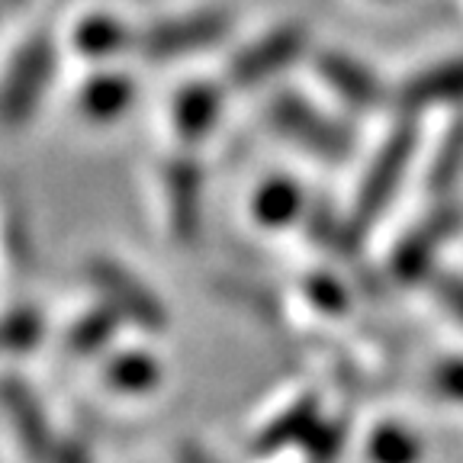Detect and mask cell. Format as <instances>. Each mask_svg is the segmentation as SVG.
Wrapping results in <instances>:
<instances>
[{"mask_svg":"<svg viewBox=\"0 0 463 463\" xmlns=\"http://www.w3.org/2000/svg\"><path fill=\"white\" fill-rule=\"evenodd\" d=\"M158 219L165 235L174 245H196L206 219V167L200 155L190 148H177L158 165L155 181Z\"/></svg>","mask_w":463,"mask_h":463,"instance_id":"6","label":"cell"},{"mask_svg":"<svg viewBox=\"0 0 463 463\" xmlns=\"http://www.w3.org/2000/svg\"><path fill=\"white\" fill-rule=\"evenodd\" d=\"M463 103V52L460 55L431 61L412 78H405L396 90L399 113L421 116L438 107H460Z\"/></svg>","mask_w":463,"mask_h":463,"instance_id":"12","label":"cell"},{"mask_svg":"<svg viewBox=\"0 0 463 463\" xmlns=\"http://www.w3.org/2000/svg\"><path fill=\"white\" fill-rule=\"evenodd\" d=\"M322 421V402L312 392H299L287 405H280L264 425L258 428L251 450L258 457H274L287 448H306L309 434Z\"/></svg>","mask_w":463,"mask_h":463,"instance_id":"14","label":"cell"},{"mask_svg":"<svg viewBox=\"0 0 463 463\" xmlns=\"http://www.w3.org/2000/svg\"><path fill=\"white\" fill-rule=\"evenodd\" d=\"M463 181V113H457L441 132V138L431 145L421 171V184L431 200H450Z\"/></svg>","mask_w":463,"mask_h":463,"instance_id":"19","label":"cell"},{"mask_svg":"<svg viewBox=\"0 0 463 463\" xmlns=\"http://www.w3.org/2000/svg\"><path fill=\"white\" fill-rule=\"evenodd\" d=\"M7 4H23V0H7Z\"/></svg>","mask_w":463,"mask_h":463,"instance_id":"29","label":"cell"},{"mask_svg":"<svg viewBox=\"0 0 463 463\" xmlns=\"http://www.w3.org/2000/svg\"><path fill=\"white\" fill-rule=\"evenodd\" d=\"M264 123L274 136L326 167L347 165L357 152L354 129L293 87L270 90L264 100Z\"/></svg>","mask_w":463,"mask_h":463,"instance_id":"2","label":"cell"},{"mask_svg":"<svg viewBox=\"0 0 463 463\" xmlns=\"http://www.w3.org/2000/svg\"><path fill=\"white\" fill-rule=\"evenodd\" d=\"M119 328H123V318L116 316L107 303L97 299L90 309L78 312L65 326L61 351H65L71 361H100L109 347L116 345Z\"/></svg>","mask_w":463,"mask_h":463,"instance_id":"18","label":"cell"},{"mask_svg":"<svg viewBox=\"0 0 463 463\" xmlns=\"http://www.w3.org/2000/svg\"><path fill=\"white\" fill-rule=\"evenodd\" d=\"M312 71L341 107L354 109V113H380L390 107V100H396L380 71L345 49H318L312 55Z\"/></svg>","mask_w":463,"mask_h":463,"instance_id":"9","label":"cell"},{"mask_svg":"<svg viewBox=\"0 0 463 463\" xmlns=\"http://www.w3.org/2000/svg\"><path fill=\"white\" fill-rule=\"evenodd\" d=\"M229 84L225 80H190L177 87L167 100V132L177 142V148L196 152L203 142L216 136L225 113Z\"/></svg>","mask_w":463,"mask_h":463,"instance_id":"10","label":"cell"},{"mask_svg":"<svg viewBox=\"0 0 463 463\" xmlns=\"http://www.w3.org/2000/svg\"><path fill=\"white\" fill-rule=\"evenodd\" d=\"M309 206V190L289 174H270L248 194V219L264 232H283L306 222Z\"/></svg>","mask_w":463,"mask_h":463,"instance_id":"13","label":"cell"},{"mask_svg":"<svg viewBox=\"0 0 463 463\" xmlns=\"http://www.w3.org/2000/svg\"><path fill=\"white\" fill-rule=\"evenodd\" d=\"M100 380L109 392L116 396H152L161 390L165 380V364L158 354H152L148 347H109L107 354L100 357Z\"/></svg>","mask_w":463,"mask_h":463,"instance_id":"15","label":"cell"},{"mask_svg":"<svg viewBox=\"0 0 463 463\" xmlns=\"http://www.w3.org/2000/svg\"><path fill=\"white\" fill-rule=\"evenodd\" d=\"M312 52L309 29L303 23H280L254 36L251 43L241 45L225 65V84L235 94H251L260 87L274 84L280 74H287L299 58Z\"/></svg>","mask_w":463,"mask_h":463,"instance_id":"7","label":"cell"},{"mask_svg":"<svg viewBox=\"0 0 463 463\" xmlns=\"http://www.w3.org/2000/svg\"><path fill=\"white\" fill-rule=\"evenodd\" d=\"M419 126H415V116L399 113V119L392 123V129L383 136V142L376 145V152L370 155L367 167L361 174V184H357L354 196H351V206L345 213L347 235L354 241V248L361 245L370 235L383 213L392 206V200L402 190L405 177L412 171V161L419 155Z\"/></svg>","mask_w":463,"mask_h":463,"instance_id":"1","label":"cell"},{"mask_svg":"<svg viewBox=\"0 0 463 463\" xmlns=\"http://www.w3.org/2000/svg\"><path fill=\"white\" fill-rule=\"evenodd\" d=\"M232 16L225 10H187L145 26L136 36V55L148 65H174L184 58L222 45L229 36Z\"/></svg>","mask_w":463,"mask_h":463,"instance_id":"8","label":"cell"},{"mask_svg":"<svg viewBox=\"0 0 463 463\" xmlns=\"http://www.w3.org/2000/svg\"><path fill=\"white\" fill-rule=\"evenodd\" d=\"M303 293L306 299H309L312 306H316V312H322V316H345L347 306H351V293H347V287L338 280L335 274H309L303 280Z\"/></svg>","mask_w":463,"mask_h":463,"instance_id":"24","label":"cell"},{"mask_svg":"<svg viewBox=\"0 0 463 463\" xmlns=\"http://www.w3.org/2000/svg\"><path fill=\"white\" fill-rule=\"evenodd\" d=\"M136 29L129 26L126 20L113 14H87L80 16L78 23L71 26V49L74 55L94 61V65H107L113 58L126 55V52H136Z\"/></svg>","mask_w":463,"mask_h":463,"instance_id":"17","label":"cell"},{"mask_svg":"<svg viewBox=\"0 0 463 463\" xmlns=\"http://www.w3.org/2000/svg\"><path fill=\"white\" fill-rule=\"evenodd\" d=\"M367 463H421V438L402 421H380L364 441Z\"/></svg>","mask_w":463,"mask_h":463,"instance_id":"20","label":"cell"},{"mask_svg":"<svg viewBox=\"0 0 463 463\" xmlns=\"http://www.w3.org/2000/svg\"><path fill=\"white\" fill-rule=\"evenodd\" d=\"M80 270H84L87 287L94 289V297L123 318V326L145 335L167 332L171 326L167 303L161 299L158 289L148 287V280L138 270H132L113 254H90Z\"/></svg>","mask_w":463,"mask_h":463,"instance_id":"5","label":"cell"},{"mask_svg":"<svg viewBox=\"0 0 463 463\" xmlns=\"http://www.w3.org/2000/svg\"><path fill=\"white\" fill-rule=\"evenodd\" d=\"M428 390L450 405H463V354L438 357L428 373Z\"/></svg>","mask_w":463,"mask_h":463,"instance_id":"25","label":"cell"},{"mask_svg":"<svg viewBox=\"0 0 463 463\" xmlns=\"http://www.w3.org/2000/svg\"><path fill=\"white\" fill-rule=\"evenodd\" d=\"M428 283H431L434 299L444 306V312L463 326V274H457V270H438Z\"/></svg>","mask_w":463,"mask_h":463,"instance_id":"26","label":"cell"},{"mask_svg":"<svg viewBox=\"0 0 463 463\" xmlns=\"http://www.w3.org/2000/svg\"><path fill=\"white\" fill-rule=\"evenodd\" d=\"M49 322L39 306H14L0 312V354H29L43 345Z\"/></svg>","mask_w":463,"mask_h":463,"instance_id":"23","label":"cell"},{"mask_svg":"<svg viewBox=\"0 0 463 463\" xmlns=\"http://www.w3.org/2000/svg\"><path fill=\"white\" fill-rule=\"evenodd\" d=\"M132 103H136V80L113 68L94 71L74 90V109L90 126L116 123L119 116L129 113Z\"/></svg>","mask_w":463,"mask_h":463,"instance_id":"16","label":"cell"},{"mask_svg":"<svg viewBox=\"0 0 463 463\" xmlns=\"http://www.w3.org/2000/svg\"><path fill=\"white\" fill-rule=\"evenodd\" d=\"M213 289L219 293V299H225L229 306H235V309L248 312L251 318H258V322H277L280 318V299H277V293L270 287H264V283H254V280H245V277H216V283H213Z\"/></svg>","mask_w":463,"mask_h":463,"instance_id":"22","label":"cell"},{"mask_svg":"<svg viewBox=\"0 0 463 463\" xmlns=\"http://www.w3.org/2000/svg\"><path fill=\"white\" fill-rule=\"evenodd\" d=\"M177 460L181 463H225V460H219L216 454H210L206 448H200V444H184V448L177 450Z\"/></svg>","mask_w":463,"mask_h":463,"instance_id":"28","label":"cell"},{"mask_svg":"<svg viewBox=\"0 0 463 463\" xmlns=\"http://www.w3.org/2000/svg\"><path fill=\"white\" fill-rule=\"evenodd\" d=\"M0 260L7 264L14 274H26L36 264V241H33V229H29L26 213L7 203L0 206Z\"/></svg>","mask_w":463,"mask_h":463,"instance_id":"21","label":"cell"},{"mask_svg":"<svg viewBox=\"0 0 463 463\" xmlns=\"http://www.w3.org/2000/svg\"><path fill=\"white\" fill-rule=\"evenodd\" d=\"M49 463H97V460H94V454H90L87 444L71 441V438H58Z\"/></svg>","mask_w":463,"mask_h":463,"instance_id":"27","label":"cell"},{"mask_svg":"<svg viewBox=\"0 0 463 463\" xmlns=\"http://www.w3.org/2000/svg\"><path fill=\"white\" fill-rule=\"evenodd\" d=\"M463 232V206L450 200H434L409 229L392 241L386 254V280L392 287H419L438 274V258Z\"/></svg>","mask_w":463,"mask_h":463,"instance_id":"4","label":"cell"},{"mask_svg":"<svg viewBox=\"0 0 463 463\" xmlns=\"http://www.w3.org/2000/svg\"><path fill=\"white\" fill-rule=\"evenodd\" d=\"M0 409L7 415L10 434H14L20 454L29 463H49L58 434L29 383H23L20 376H4L0 380Z\"/></svg>","mask_w":463,"mask_h":463,"instance_id":"11","label":"cell"},{"mask_svg":"<svg viewBox=\"0 0 463 463\" xmlns=\"http://www.w3.org/2000/svg\"><path fill=\"white\" fill-rule=\"evenodd\" d=\"M55 74L58 49L45 33H33L10 52L0 68V136H16L36 119Z\"/></svg>","mask_w":463,"mask_h":463,"instance_id":"3","label":"cell"}]
</instances>
